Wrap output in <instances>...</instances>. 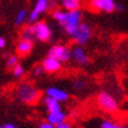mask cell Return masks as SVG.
<instances>
[{
	"mask_svg": "<svg viewBox=\"0 0 128 128\" xmlns=\"http://www.w3.org/2000/svg\"><path fill=\"white\" fill-rule=\"evenodd\" d=\"M52 18L61 26L67 35H70L82 22L84 14L81 10L65 11L62 8H55L52 11Z\"/></svg>",
	"mask_w": 128,
	"mask_h": 128,
	"instance_id": "6da1fadb",
	"label": "cell"
},
{
	"mask_svg": "<svg viewBox=\"0 0 128 128\" xmlns=\"http://www.w3.org/2000/svg\"><path fill=\"white\" fill-rule=\"evenodd\" d=\"M16 100L25 105H34L39 101L40 92L32 82H21L14 92Z\"/></svg>",
	"mask_w": 128,
	"mask_h": 128,
	"instance_id": "7a4b0ae2",
	"label": "cell"
},
{
	"mask_svg": "<svg viewBox=\"0 0 128 128\" xmlns=\"http://www.w3.org/2000/svg\"><path fill=\"white\" fill-rule=\"evenodd\" d=\"M92 36H93V30L90 27V25L87 22H81L70 34L72 41L79 46H85L86 44H88Z\"/></svg>",
	"mask_w": 128,
	"mask_h": 128,
	"instance_id": "3957f363",
	"label": "cell"
},
{
	"mask_svg": "<svg viewBox=\"0 0 128 128\" xmlns=\"http://www.w3.org/2000/svg\"><path fill=\"white\" fill-rule=\"evenodd\" d=\"M96 102L101 110L108 114H114L119 110V102L112 94L106 90H102L96 95Z\"/></svg>",
	"mask_w": 128,
	"mask_h": 128,
	"instance_id": "277c9868",
	"label": "cell"
},
{
	"mask_svg": "<svg viewBox=\"0 0 128 128\" xmlns=\"http://www.w3.org/2000/svg\"><path fill=\"white\" fill-rule=\"evenodd\" d=\"M33 31H34V36L36 40L41 42H47L52 39V28L46 21L38 20L34 24H32Z\"/></svg>",
	"mask_w": 128,
	"mask_h": 128,
	"instance_id": "5b68a950",
	"label": "cell"
},
{
	"mask_svg": "<svg viewBox=\"0 0 128 128\" xmlns=\"http://www.w3.org/2000/svg\"><path fill=\"white\" fill-rule=\"evenodd\" d=\"M52 58L58 59L61 62H67L70 60V48L66 45H61V44H56L53 45L48 50V54Z\"/></svg>",
	"mask_w": 128,
	"mask_h": 128,
	"instance_id": "8992f818",
	"label": "cell"
},
{
	"mask_svg": "<svg viewBox=\"0 0 128 128\" xmlns=\"http://www.w3.org/2000/svg\"><path fill=\"white\" fill-rule=\"evenodd\" d=\"M47 11H48V0H36L32 11L28 12L27 22L31 25L34 24L35 21L40 20V16Z\"/></svg>",
	"mask_w": 128,
	"mask_h": 128,
	"instance_id": "52a82bcc",
	"label": "cell"
},
{
	"mask_svg": "<svg viewBox=\"0 0 128 128\" xmlns=\"http://www.w3.org/2000/svg\"><path fill=\"white\" fill-rule=\"evenodd\" d=\"M70 60L78 66H87L89 64V56L84 46H74L70 48Z\"/></svg>",
	"mask_w": 128,
	"mask_h": 128,
	"instance_id": "ba28073f",
	"label": "cell"
},
{
	"mask_svg": "<svg viewBox=\"0 0 128 128\" xmlns=\"http://www.w3.org/2000/svg\"><path fill=\"white\" fill-rule=\"evenodd\" d=\"M115 0H88L89 7L93 11L113 13L115 11Z\"/></svg>",
	"mask_w": 128,
	"mask_h": 128,
	"instance_id": "9c48e42d",
	"label": "cell"
},
{
	"mask_svg": "<svg viewBox=\"0 0 128 128\" xmlns=\"http://www.w3.org/2000/svg\"><path fill=\"white\" fill-rule=\"evenodd\" d=\"M41 67H42L44 72L50 73V74H54V73H56V72H59V70H61L62 62L59 61L58 59L52 58V56H50V55H47L46 58L41 61Z\"/></svg>",
	"mask_w": 128,
	"mask_h": 128,
	"instance_id": "30bf717a",
	"label": "cell"
},
{
	"mask_svg": "<svg viewBox=\"0 0 128 128\" xmlns=\"http://www.w3.org/2000/svg\"><path fill=\"white\" fill-rule=\"evenodd\" d=\"M45 93H46V96L52 98V99H54V100L59 101V102H65V101L70 99V93L67 90L59 88V87H54V86L46 88Z\"/></svg>",
	"mask_w": 128,
	"mask_h": 128,
	"instance_id": "8fae6325",
	"label": "cell"
},
{
	"mask_svg": "<svg viewBox=\"0 0 128 128\" xmlns=\"http://www.w3.org/2000/svg\"><path fill=\"white\" fill-rule=\"evenodd\" d=\"M34 47V44L31 40H26V39H21L20 38L18 40V42L16 45V52L18 56H27L32 53Z\"/></svg>",
	"mask_w": 128,
	"mask_h": 128,
	"instance_id": "7c38bea8",
	"label": "cell"
},
{
	"mask_svg": "<svg viewBox=\"0 0 128 128\" xmlns=\"http://www.w3.org/2000/svg\"><path fill=\"white\" fill-rule=\"evenodd\" d=\"M67 120V113L64 112L62 109H59V110H55V112H50L47 113V116H46V121L50 122L52 124H61L64 121Z\"/></svg>",
	"mask_w": 128,
	"mask_h": 128,
	"instance_id": "4fadbf2b",
	"label": "cell"
},
{
	"mask_svg": "<svg viewBox=\"0 0 128 128\" xmlns=\"http://www.w3.org/2000/svg\"><path fill=\"white\" fill-rule=\"evenodd\" d=\"M62 10L65 11H75L81 10L82 0H58Z\"/></svg>",
	"mask_w": 128,
	"mask_h": 128,
	"instance_id": "5bb4252c",
	"label": "cell"
},
{
	"mask_svg": "<svg viewBox=\"0 0 128 128\" xmlns=\"http://www.w3.org/2000/svg\"><path fill=\"white\" fill-rule=\"evenodd\" d=\"M42 102H44V106H45L47 113L55 112V110L61 109V102H59V101L54 100V99H52V98H50V96L44 98Z\"/></svg>",
	"mask_w": 128,
	"mask_h": 128,
	"instance_id": "9a60e30c",
	"label": "cell"
},
{
	"mask_svg": "<svg viewBox=\"0 0 128 128\" xmlns=\"http://www.w3.org/2000/svg\"><path fill=\"white\" fill-rule=\"evenodd\" d=\"M28 11L26 8H21L16 12V18H14V25L16 26H22L25 22H27Z\"/></svg>",
	"mask_w": 128,
	"mask_h": 128,
	"instance_id": "2e32d148",
	"label": "cell"
},
{
	"mask_svg": "<svg viewBox=\"0 0 128 128\" xmlns=\"http://www.w3.org/2000/svg\"><path fill=\"white\" fill-rule=\"evenodd\" d=\"M20 36L21 39H26V40H35V36H34V31H33V26L31 24H28L27 26L22 27L21 30V33H20Z\"/></svg>",
	"mask_w": 128,
	"mask_h": 128,
	"instance_id": "e0dca14e",
	"label": "cell"
},
{
	"mask_svg": "<svg viewBox=\"0 0 128 128\" xmlns=\"http://www.w3.org/2000/svg\"><path fill=\"white\" fill-rule=\"evenodd\" d=\"M11 73L14 79H21L24 76V74H25V68H24V66L19 62V64H16L14 67L11 68Z\"/></svg>",
	"mask_w": 128,
	"mask_h": 128,
	"instance_id": "ac0fdd59",
	"label": "cell"
},
{
	"mask_svg": "<svg viewBox=\"0 0 128 128\" xmlns=\"http://www.w3.org/2000/svg\"><path fill=\"white\" fill-rule=\"evenodd\" d=\"M72 88L75 92H82V90H85L87 88V82L85 80H82V79H75L72 82Z\"/></svg>",
	"mask_w": 128,
	"mask_h": 128,
	"instance_id": "d6986e66",
	"label": "cell"
},
{
	"mask_svg": "<svg viewBox=\"0 0 128 128\" xmlns=\"http://www.w3.org/2000/svg\"><path fill=\"white\" fill-rule=\"evenodd\" d=\"M16 64H19V56L16 54H11L8 55L6 59V67L8 70H11L12 67H14Z\"/></svg>",
	"mask_w": 128,
	"mask_h": 128,
	"instance_id": "ffe728a7",
	"label": "cell"
},
{
	"mask_svg": "<svg viewBox=\"0 0 128 128\" xmlns=\"http://www.w3.org/2000/svg\"><path fill=\"white\" fill-rule=\"evenodd\" d=\"M44 73V70L42 67H41V65H38V66L33 67V70H32V74H33V76H40L41 74Z\"/></svg>",
	"mask_w": 128,
	"mask_h": 128,
	"instance_id": "44dd1931",
	"label": "cell"
},
{
	"mask_svg": "<svg viewBox=\"0 0 128 128\" xmlns=\"http://www.w3.org/2000/svg\"><path fill=\"white\" fill-rule=\"evenodd\" d=\"M115 124V122H113L110 120H104L100 124V128H112Z\"/></svg>",
	"mask_w": 128,
	"mask_h": 128,
	"instance_id": "7402d4cb",
	"label": "cell"
},
{
	"mask_svg": "<svg viewBox=\"0 0 128 128\" xmlns=\"http://www.w3.org/2000/svg\"><path fill=\"white\" fill-rule=\"evenodd\" d=\"M58 4H59L58 0H48V10L53 11L55 8H58Z\"/></svg>",
	"mask_w": 128,
	"mask_h": 128,
	"instance_id": "603a6c76",
	"label": "cell"
},
{
	"mask_svg": "<svg viewBox=\"0 0 128 128\" xmlns=\"http://www.w3.org/2000/svg\"><path fill=\"white\" fill-rule=\"evenodd\" d=\"M38 128H55V126L52 124L50 122H48V121H42V122L39 124V127Z\"/></svg>",
	"mask_w": 128,
	"mask_h": 128,
	"instance_id": "cb8c5ba5",
	"label": "cell"
},
{
	"mask_svg": "<svg viewBox=\"0 0 128 128\" xmlns=\"http://www.w3.org/2000/svg\"><path fill=\"white\" fill-rule=\"evenodd\" d=\"M55 128H72V126H70V124L66 120V121H64V122H61V124H56Z\"/></svg>",
	"mask_w": 128,
	"mask_h": 128,
	"instance_id": "d4e9b609",
	"label": "cell"
},
{
	"mask_svg": "<svg viewBox=\"0 0 128 128\" xmlns=\"http://www.w3.org/2000/svg\"><path fill=\"white\" fill-rule=\"evenodd\" d=\"M6 44H7L6 39H5L2 35H0V50H4L5 47H6Z\"/></svg>",
	"mask_w": 128,
	"mask_h": 128,
	"instance_id": "484cf974",
	"label": "cell"
},
{
	"mask_svg": "<svg viewBox=\"0 0 128 128\" xmlns=\"http://www.w3.org/2000/svg\"><path fill=\"white\" fill-rule=\"evenodd\" d=\"M0 128H19L16 124H12V122H7V124H2V126H0Z\"/></svg>",
	"mask_w": 128,
	"mask_h": 128,
	"instance_id": "4316f807",
	"label": "cell"
},
{
	"mask_svg": "<svg viewBox=\"0 0 128 128\" xmlns=\"http://www.w3.org/2000/svg\"><path fill=\"white\" fill-rule=\"evenodd\" d=\"M124 10V6H122L121 4H118V2L115 4V11H118V12H122Z\"/></svg>",
	"mask_w": 128,
	"mask_h": 128,
	"instance_id": "83f0119b",
	"label": "cell"
},
{
	"mask_svg": "<svg viewBox=\"0 0 128 128\" xmlns=\"http://www.w3.org/2000/svg\"><path fill=\"white\" fill-rule=\"evenodd\" d=\"M112 128H127V127H126V126H124V124H115Z\"/></svg>",
	"mask_w": 128,
	"mask_h": 128,
	"instance_id": "f1b7e54d",
	"label": "cell"
}]
</instances>
